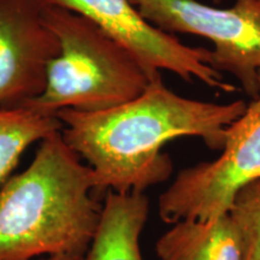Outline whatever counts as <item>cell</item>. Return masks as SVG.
Listing matches in <instances>:
<instances>
[{"label":"cell","instance_id":"cell-6","mask_svg":"<svg viewBox=\"0 0 260 260\" xmlns=\"http://www.w3.org/2000/svg\"><path fill=\"white\" fill-rule=\"evenodd\" d=\"M44 6H59L89 18L128 48L152 79L160 70L191 82L198 79L213 89L236 92V87L213 68L211 51L183 45L172 34L155 28L140 15L130 0H39Z\"/></svg>","mask_w":260,"mask_h":260},{"label":"cell","instance_id":"cell-12","mask_svg":"<svg viewBox=\"0 0 260 260\" xmlns=\"http://www.w3.org/2000/svg\"><path fill=\"white\" fill-rule=\"evenodd\" d=\"M42 260H86V255H76V254H59V255H50Z\"/></svg>","mask_w":260,"mask_h":260},{"label":"cell","instance_id":"cell-11","mask_svg":"<svg viewBox=\"0 0 260 260\" xmlns=\"http://www.w3.org/2000/svg\"><path fill=\"white\" fill-rule=\"evenodd\" d=\"M228 214L241 236L245 260H260V178L237 190Z\"/></svg>","mask_w":260,"mask_h":260},{"label":"cell","instance_id":"cell-7","mask_svg":"<svg viewBox=\"0 0 260 260\" xmlns=\"http://www.w3.org/2000/svg\"><path fill=\"white\" fill-rule=\"evenodd\" d=\"M58 52L39 0H0V109L23 106L40 95Z\"/></svg>","mask_w":260,"mask_h":260},{"label":"cell","instance_id":"cell-8","mask_svg":"<svg viewBox=\"0 0 260 260\" xmlns=\"http://www.w3.org/2000/svg\"><path fill=\"white\" fill-rule=\"evenodd\" d=\"M148 211L149 203L144 193L107 190L102 218L86 260H144L140 236Z\"/></svg>","mask_w":260,"mask_h":260},{"label":"cell","instance_id":"cell-14","mask_svg":"<svg viewBox=\"0 0 260 260\" xmlns=\"http://www.w3.org/2000/svg\"><path fill=\"white\" fill-rule=\"evenodd\" d=\"M213 2L214 3H220V2H222V0H213Z\"/></svg>","mask_w":260,"mask_h":260},{"label":"cell","instance_id":"cell-10","mask_svg":"<svg viewBox=\"0 0 260 260\" xmlns=\"http://www.w3.org/2000/svg\"><path fill=\"white\" fill-rule=\"evenodd\" d=\"M60 130L57 115H44L24 106L0 109V186L11 177L25 149Z\"/></svg>","mask_w":260,"mask_h":260},{"label":"cell","instance_id":"cell-9","mask_svg":"<svg viewBox=\"0 0 260 260\" xmlns=\"http://www.w3.org/2000/svg\"><path fill=\"white\" fill-rule=\"evenodd\" d=\"M160 260H245L243 243L229 214L181 220L155 243Z\"/></svg>","mask_w":260,"mask_h":260},{"label":"cell","instance_id":"cell-13","mask_svg":"<svg viewBox=\"0 0 260 260\" xmlns=\"http://www.w3.org/2000/svg\"><path fill=\"white\" fill-rule=\"evenodd\" d=\"M247 2L252 3L253 5H255L256 8H259V9H260V0H247Z\"/></svg>","mask_w":260,"mask_h":260},{"label":"cell","instance_id":"cell-5","mask_svg":"<svg viewBox=\"0 0 260 260\" xmlns=\"http://www.w3.org/2000/svg\"><path fill=\"white\" fill-rule=\"evenodd\" d=\"M155 28L174 34L199 35L213 44L212 65L235 76L252 99L258 95L260 70V9L236 0L226 9L197 0H130Z\"/></svg>","mask_w":260,"mask_h":260},{"label":"cell","instance_id":"cell-2","mask_svg":"<svg viewBox=\"0 0 260 260\" xmlns=\"http://www.w3.org/2000/svg\"><path fill=\"white\" fill-rule=\"evenodd\" d=\"M95 190L61 132L41 140L30 165L0 188V260L86 255L103 212Z\"/></svg>","mask_w":260,"mask_h":260},{"label":"cell","instance_id":"cell-4","mask_svg":"<svg viewBox=\"0 0 260 260\" xmlns=\"http://www.w3.org/2000/svg\"><path fill=\"white\" fill-rule=\"evenodd\" d=\"M259 92L226 133L217 159L180 171L159 197V216L168 224L210 220L228 213L240 188L260 178V70Z\"/></svg>","mask_w":260,"mask_h":260},{"label":"cell","instance_id":"cell-3","mask_svg":"<svg viewBox=\"0 0 260 260\" xmlns=\"http://www.w3.org/2000/svg\"><path fill=\"white\" fill-rule=\"evenodd\" d=\"M44 17L59 52L44 92L24 107L44 115L104 111L135 99L153 80L128 48L89 18L59 6H44Z\"/></svg>","mask_w":260,"mask_h":260},{"label":"cell","instance_id":"cell-1","mask_svg":"<svg viewBox=\"0 0 260 260\" xmlns=\"http://www.w3.org/2000/svg\"><path fill=\"white\" fill-rule=\"evenodd\" d=\"M235 100L216 104L188 99L165 86L161 75L122 105L98 112H57L61 135L92 169L96 191L144 193L170 178L174 162L162 147L171 140L199 138L222 151L229 126L246 111Z\"/></svg>","mask_w":260,"mask_h":260}]
</instances>
